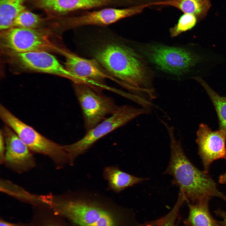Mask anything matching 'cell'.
Wrapping results in <instances>:
<instances>
[{"label": "cell", "mask_w": 226, "mask_h": 226, "mask_svg": "<svg viewBox=\"0 0 226 226\" xmlns=\"http://www.w3.org/2000/svg\"><path fill=\"white\" fill-rule=\"evenodd\" d=\"M118 38L98 39L90 46L91 55L137 103L151 107L157 98L151 78L138 55Z\"/></svg>", "instance_id": "1"}, {"label": "cell", "mask_w": 226, "mask_h": 226, "mask_svg": "<svg viewBox=\"0 0 226 226\" xmlns=\"http://www.w3.org/2000/svg\"><path fill=\"white\" fill-rule=\"evenodd\" d=\"M170 139V157L164 174L173 177L172 184L180 188L186 201L194 203L202 199L217 197L226 202V196L218 189L210 175L196 167L186 155L181 141L175 134V128L164 124Z\"/></svg>", "instance_id": "2"}, {"label": "cell", "mask_w": 226, "mask_h": 226, "mask_svg": "<svg viewBox=\"0 0 226 226\" xmlns=\"http://www.w3.org/2000/svg\"><path fill=\"white\" fill-rule=\"evenodd\" d=\"M88 192L45 196L46 203L65 220L78 226H115L110 213L89 199Z\"/></svg>", "instance_id": "3"}, {"label": "cell", "mask_w": 226, "mask_h": 226, "mask_svg": "<svg viewBox=\"0 0 226 226\" xmlns=\"http://www.w3.org/2000/svg\"><path fill=\"white\" fill-rule=\"evenodd\" d=\"M56 29L52 28L29 29L12 28L0 31L2 54L45 51L61 53L64 46L61 44Z\"/></svg>", "instance_id": "4"}, {"label": "cell", "mask_w": 226, "mask_h": 226, "mask_svg": "<svg viewBox=\"0 0 226 226\" xmlns=\"http://www.w3.org/2000/svg\"><path fill=\"white\" fill-rule=\"evenodd\" d=\"M0 116L5 125L15 132L32 152L47 156L58 169L63 167L69 163L68 155L63 146L41 134L1 104Z\"/></svg>", "instance_id": "5"}, {"label": "cell", "mask_w": 226, "mask_h": 226, "mask_svg": "<svg viewBox=\"0 0 226 226\" xmlns=\"http://www.w3.org/2000/svg\"><path fill=\"white\" fill-rule=\"evenodd\" d=\"M150 108H137L126 105L118 106L110 116L87 131L80 140L63 145L67 153L69 164L73 165L77 157L85 153L96 142L110 132L121 127L137 117L150 113Z\"/></svg>", "instance_id": "6"}, {"label": "cell", "mask_w": 226, "mask_h": 226, "mask_svg": "<svg viewBox=\"0 0 226 226\" xmlns=\"http://www.w3.org/2000/svg\"><path fill=\"white\" fill-rule=\"evenodd\" d=\"M74 91L81 107L84 126L87 131L112 115L118 106L111 97L86 84L73 83Z\"/></svg>", "instance_id": "7"}, {"label": "cell", "mask_w": 226, "mask_h": 226, "mask_svg": "<svg viewBox=\"0 0 226 226\" xmlns=\"http://www.w3.org/2000/svg\"><path fill=\"white\" fill-rule=\"evenodd\" d=\"M3 55L7 62L17 71L49 74L67 78L72 82L75 81L74 77L49 52L31 51Z\"/></svg>", "instance_id": "8"}, {"label": "cell", "mask_w": 226, "mask_h": 226, "mask_svg": "<svg viewBox=\"0 0 226 226\" xmlns=\"http://www.w3.org/2000/svg\"><path fill=\"white\" fill-rule=\"evenodd\" d=\"M128 0H29L32 8L42 11L47 17L59 18L80 12L125 5Z\"/></svg>", "instance_id": "9"}, {"label": "cell", "mask_w": 226, "mask_h": 226, "mask_svg": "<svg viewBox=\"0 0 226 226\" xmlns=\"http://www.w3.org/2000/svg\"><path fill=\"white\" fill-rule=\"evenodd\" d=\"M150 60L162 70L178 75L188 72L201 60V57L183 48L153 46L146 51Z\"/></svg>", "instance_id": "10"}, {"label": "cell", "mask_w": 226, "mask_h": 226, "mask_svg": "<svg viewBox=\"0 0 226 226\" xmlns=\"http://www.w3.org/2000/svg\"><path fill=\"white\" fill-rule=\"evenodd\" d=\"M61 54L65 58L64 67L75 78L73 83H85L102 91L107 87L106 79L116 82L95 59L81 57L66 48Z\"/></svg>", "instance_id": "11"}, {"label": "cell", "mask_w": 226, "mask_h": 226, "mask_svg": "<svg viewBox=\"0 0 226 226\" xmlns=\"http://www.w3.org/2000/svg\"><path fill=\"white\" fill-rule=\"evenodd\" d=\"M147 4L123 8L106 7L85 11L64 17L65 30L87 26H103L141 13Z\"/></svg>", "instance_id": "12"}, {"label": "cell", "mask_w": 226, "mask_h": 226, "mask_svg": "<svg viewBox=\"0 0 226 226\" xmlns=\"http://www.w3.org/2000/svg\"><path fill=\"white\" fill-rule=\"evenodd\" d=\"M5 144L3 164L18 173H23L35 167L32 152L10 128L5 125L2 131Z\"/></svg>", "instance_id": "13"}, {"label": "cell", "mask_w": 226, "mask_h": 226, "mask_svg": "<svg viewBox=\"0 0 226 226\" xmlns=\"http://www.w3.org/2000/svg\"><path fill=\"white\" fill-rule=\"evenodd\" d=\"M196 134L198 153L202 160L203 171L208 173L213 161L226 158V132L220 129L213 131L207 125L202 123Z\"/></svg>", "instance_id": "14"}, {"label": "cell", "mask_w": 226, "mask_h": 226, "mask_svg": "<svg viewBox=\"0 0 226 226\" xmlns=\"http://www.w3.org/2000/svg\"><path fill=\"white\" fill-rule=\"evenodd\" d=\"M211 199L206 198L194 203L187 202L189 213L184 221L185 226H221L210 212L209 202Z\"/></svg>", "instance_id": "15"}, {"label": "cell", "mask_w": 226, "mask_h": 226, "mask_svg": "<svg viewBox=\"0 0 226 226\" xmlns=\"http://www.w3.org/2000/svg\"><path fill=\"white\" fill-rule=\"evenodd\" d=\"M104 178L108 182V189L118 193L125 189L148 180L137 177L122 171L114 166L106 167L103 170Z\"/></svg>", "instance_id": "16"}, {"label": "cell", "mask_w": 226, "mask_h": 226, "mask_svg": "<svg viewBox=\"0 0 226 226\" xmlns=\"http://www.w3.org/2000/svg\"><path fill=\"white\" fill-rule=\"evenodd\" d=\"M149 6L165 5L178 8L184 13L195 15L197 20L205 18L211 6L210 0H166L152 3Z\"/></svg>", "instance_id": "17"}, {"label": "cell", "mask_w": 226, "mask_h": 226, "mask_svg": "<svg viewBox=\"0 0 226 226\" xmlns=\"http://www.w3.org/2000/svg\"><path fill=\"white\" fill-rule=\"evenodd\" d=\"M31 226H66L65 220L46 204L32 206Z\"/></svg>", "instance_id": "18"}, {"label": "cell", "mask_w": 226, "mask_h": 226, "mask_svg": "<svg viewBox=\"0 0 226 226\" xmlns=\"http://www.w3.org/2000/svg\"><path fill=\"white\" fill-rule=\"evenodd\" d=\"M27 0H0V30L12 28L18 15L26 8Z\"/></svg>", "instance_id": "19"}, {"label": "cell", "mask_w": 226, "mask_h": 226, "mask_svg": "<svg viewBox=\"0 0 226 226\" xmlns=\"http://www.w3.org/2000/svg\"><path fill=\"white\" fill-rule=\"evenodd\" d=\"M194 79L203 87L211 99L218 114L219 129L226 132V96L218 95L201 77H195Z\"/></svg>", "instance_id": "20"}, {"label": "cell", "mask_w": 226, "mask_h": 226, "mask_svg": "<svg viewBox=\"0 0 226 226\" xmlns=\"http://www.w3.org/2000/svg\"><path fill=\"white\" fill-rule=\"evenodd\" d=\"M46 24V18H43L26 8L16 17L11 28L38 29L45 28Z\"/></svg>", "instance_id": "21"}, {"label": "cell", "mask_w": 226, "mask_h": 226, "mask_svg": "<svg viewBox=\"0 0 226 226\" xmlns=\"http://www.w3.org/2000/svg\"><path fill=\"white\" fill-rule=\"evenodd\" d=\"M197 20L195 15L184 13L180 17L178 23L170 29L171 36L176 37L183 32L191 29L195 25Z\"/></svg>", "instance_id": "22"}, {"label": "cell", "mask_w": 226, "mask_h": 226, "mask_svg": "<svg viewBox=\"0 0 226 226\" xmlns=\"http://www.w3.org/2000/svg\"><path fill=\"white\" fill-rule=\"evenodd\" d=\"M185 201L184 197L179 194L177 201L173 208L168 213L160 218L159 226H177L180 208Z\"/></svg>", "instance_id": "23"}, {"label": "cell", "mask_w": 226, "mask_h": 226, "mask_svg": "<svg viewBox=\"0 0 226 226\" xmlns=\"http://www.w3.org/2000/svg\"><path fill=\"white\" fill-rule=\"evenodd\" d=\"M0 226H31L30 222H19L13 223L8 222L3 218H0Z\"/></svg>", "instance_id": "24"}, {"label": "cell", "mask_w": 226, "mask_h": 226, "mask_svg": "<svg viewBox=\"0 0 226 226\" xmlns=\"http://www.w3.org/2000/svg\"><path fill=\"white\" fill-rule=\"evenodd\" d=\"M5 151V144L2 131L1 130L0 134V163L3 164Z\"/></svg>", "instance_id": "25"}, {"label": "cell", "mask_w": 226, "mask_h": 226, "mask_svg": "<svg viewBox=\"0 0 226 226\" xmlns=\"http://www.w3.org/2000/svg\"><path fill=\"white\" fill-rule=\"evenodd\" d=\"M216 215L222 218L221 221H218L221 226H226V212L221 209H218L214 211Z\"/></svg>", "instance_id": "26"}, {"label": "cell", "mask_w": 226, "mask_h": 226, "mask_svg": "<svg viewBox=\"0 0 226 226\" xmlns=\"http://www.w3.org/2000/svg\"><path fill=\"white\" fill-rule=\"evenodd\" d=\"M160 221V218L152 221L145 222L138 226H159Z\"/></svg>", "instance_id": "27"}, {"label": "cell", "mask_w": 226, "mask_h": 226, "mask_svg": "<svg viewBox=\"0 0 226 226\" xmlns=\"http://www.w3.org/2000/svg\"><path fill=\"white\" fill-rule=\"evenodd\" d=\"M225 159L226 160V158ZM218 181L220 184H226V172L219 176Z\"/></svg>", "instance_id": "28"}]
</instances>
